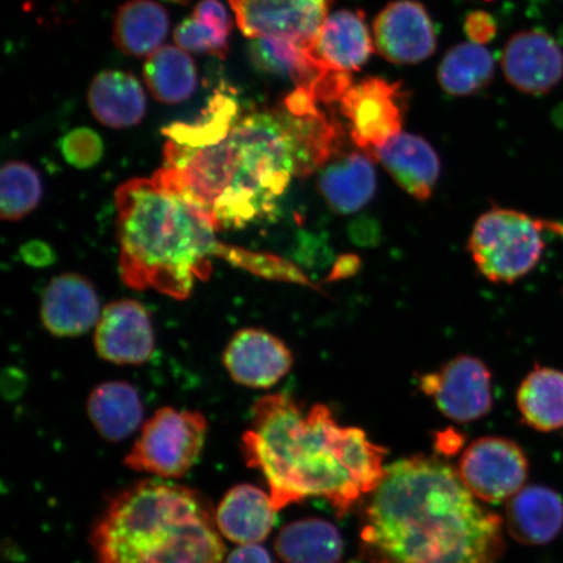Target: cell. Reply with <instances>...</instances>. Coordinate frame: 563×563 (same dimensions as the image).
Listing matches in <instances>:
<instances>
[{
	"label": "cell",
	"instance_id": "obj_1",
	"mask_svg": "<svg viewBox=\"0 0 563 563\" xmlns=\"http://www.w3.org/2000/svg\"><path fill=\"white\" fill-rule=\"evenodd\" d=\"M476 499L446 462H394L372 493L363 543L382 563H497L503 518Z\"/></svg>",
	"mask_w": 563,
	"mask_h": 563
},
{
	"label": "cell",
	"instance_id": "obj_2",
	"mask_svg": "<svg viewBox=\"0 0 563 563\" xmlns=\"http://www.w3.org/2000/svg\"><path fill=\"white\" fill-rule=\"evenodd\" d=\"M242 453L264 476L277 511L321 497L343 517L372 495L386 473L385 448L363 429L338 424L325 405L305 411L286 394L253 405Z\"/></svg>",
	"mask_w": 563,
	"mask_h": 563
},
{
	"label": "cell",
	"instance_id": "obj_3",
	"mask_svg": "<svg viewBox=\"0 0 563 563\" xmlns=\"http://www.w3.org/2000/svg\"><path fill=\"white\" fill-rule=\"evenodd\" d=\"M154 174L206 214L218 232L271 220L294 178H302L297 136L285 109L238 121L220 143L188 147L167 141Z\"/></svg>",
	"mask_w": 563,
	"mask_h": 563
},
{
	"label": "cell",
	"instance_id": "obj_4",
	"mask_svg": "<svg viewBox=\"0 0 563 563\" xmlns=\"http://www.w3.org/2000/svg\"><path fill=\"white\" fill-rule=\"evenodd\" d=\"M119 271L135 290L153 288L187 299L196 280H208L213 258H222L260 277L282 279L287 263L218 241L209 218L152 176L117 189Z\"/></svg>",
	"mask_w": 563,
	"mask_h": 563
},
{
	"label": "cell",
	"instance_id": "obj_5",
	"mask_svg": "<svg viewBox=\"0 0 563 563\" xmlns=\"http://www.w3.org/2000/svg\"><path fill=\"white\" fill-rule=\"evenodd\" d=\"M223 540L208 498L162 478L119 493L90 533L97 563H223Z\"/></svg>",
	"mask_w": 563,
	"mask_h": 563
},
{
	"label": "cell",
	"instance_id": "obj_6",
	"mask_svg": "<svg viewBox=\"0 0 563 563\" xmlns=\"http://www.w3.org/2000/svg\"><path fill=\"white\" fill-rule=\"evenodd\" d=\"M545 229L561 224L537 220L511 209H493L478 218L470 238V252L478 272L493 284H512L534 269L543 256Z\"/></svg>",
	"mask_w": 563,
	"mask_h": 563
},
{
	"label": "cell",
	"instance_id": "obj_7",
	"mask_svg": "<svg viewBox=\"0 0 563 563\" xmlns=\"http://www.w3.org/2000/svg\"><path fill=\"white\" fill-rule=\"evenodd\" d=\"M207 433L208 421L201 412L161 408L141 427L124 464L162 481L180 478L199 461Z\"/></svg>",
	"mask_w": 563,
	"mask_h": 563
},
{
	"label": "cell",
	"instance_id": "obj_8",
	"mask_svg": "<svg viewBox=\"0 0 563 563\" xmlns=\"http://www.w3.org/2000/svg\"><path fill=\"white\" fill-rule=\"evenodd\" d=\"M340 109L352 141L375 161L378 147L402 133L407 93L399 82L371 77L346 91Z\"/></svg>",
	"mask_w": 563,
	"mask_h": 563
},
{
	"label": "cell",
	"instance_id": "obj_9",
	"mask_svg": "<svg viewBox=\"0 0 563 563\" xmlns=\"http://www.w3.org/2000/svg\"><path fill=\"white\" fill-rule=\"evenodd\" d=\"M457 474L477 499L498 504L523 488L528 461L516 442L503 438H483L471 443L463 453Z\"/></svg>",
	"mask_w": 563,
	"mask_h": 563
},
{
	"label": "cell",
	"instance_id": "obj_10",
	"mask_svg": "<svg viewBox=\"0 0 563 563\" xmlns=\"http://www.w3.org/2000/svg\"><path fill=\"white\" fill-rule=\"evenodd\" d=\"M419 386L450 420L475 421L492 410V373L474 356L454 357L438 372L421 376Z\"/></svg>",
	"mask_w": 563,
	"mask_h": 563
},
{
	"label": "cell",
	"instance_id": "obj_11",
	"mask_svg": "<svg viewBox=\"0 0 563 563\" xmlns=\"http://www.w3.org/2000/svg\"><path fill=\"white\" fill-rule=\"evenodd\" d=\"M334 0H230L246 37L311 41Z\"/></svg>",
	"mask_w": 563,
	"mask_h": 563
},
{
	"label": "cell",
	"instance_id": "obj_12",
	"mask_svg": "<svg viewBox=\"0 0 563 563\" xmlns=\"http://www.w3.org/2000/svg\"><path fill=\"white\" fill-rule=\"evenodd\" d=\"M373 35L378 54L394 65H417L438 47L432 19L415 0L387 4L373 24Z\"/></svg>",
	"mask_w": 563,
	"mask_h": 563
},
{
	"label": "cell",
	"instance_id": "obj_13",
	"mask_svg": "<svg viewBox=\"0 0 563 563\" xmlns=\"http://www.w3.org/2000/svg\"><path fill=\"white\" fill-rule=\"evenodd\" d=\"M503 69L514 88L526 95L543 96L563 79V51L547 32H519L504 48Z\"/></svg>",
	"mask_w": 563,
	"mask_h": 563
},
{
	"label": "cell",
	"instance_id": "obj_14",
	"mask_svg": "<svg viewBox=\"0 0 563 563\" xmlns=\"http://www.w3.org/2000/svg\"><path fill=\"white\" fill-rule=\"evenodd\" d=\"M96 327V350L103 361L117 365H140L150 361L154 330L150 313L139 301L110 302Z\"/></svg>",
	"mask_w": 563,
	"mask_h": 563
},
{
	"label": "cell",
	"instance_id": "obj_15",
	"mask_svg": "<svg viewBox=\"0 0 563 563\" xmlns=\"http://www.w3.org/2000/svg\"><path fill=\"white\" fill-rule=\"evenodd\" d=\"M290 349L276 335L263 329H243L231 338L223 354L224 368L239 385L267 389L290 372Z\"/></svg>",
	"mask_w": 563,
	"mask_h": 563
},
{
	"label": "cell",
	"instance_id": "obj_16",
	"mask_svg": "<svg viewBox=\"0 0 563 563\" xmlns=\"http://www.w3.org/2000/svg\"><path fill=\"white\" fill-rule=\"evenodd\" d=\"M101 314L95 286L80 274L67 273L55 277L42 295V323L55 336L86 334L97 325Z\"/></svg>",
	"mask_w": 563,
	"mask_h": 563
},
{
	"label": "cell",
	"instance_id": "obj_17",
	"mask_svg": "<svg viewBox=\"0 0 563 563\" xmlns=\"http://www.w3.org/2000/svg\"><path fill=\"white\" fill-rule=\"evenodd\" d=\"M309 47L328 69L351 74L361 69L373 53V42L363 11L341 10L329 15Z\"/></svg>",
	"mask_w": 563,
	"mask_h": 563
},
{
	"label": "cell",
	"instance_id": "obj_18",
	"mask_svg": "<svg viewBox=\"0 0 563 563\" xmlns=\"http://www.w3.org/2000/svg\"><path fill=\"white\" fill-rule=\"evenodd\" d=\"M277 510L271 493L252 484L232 487L216 509V523L222 538L238 545L263 543L276 525Z\"/></svg>",
	"mask_w": 563,
	"mask_h": 563
},
{
	"label": "cell",
	"instance_id": "obj_19",
	"mask_svg": "<svg viewBox=\"0 0 563 563\" xmlns=\"http://www.w3.org/2000/svg\"><path fill=\"white\" fill-rule=\"evenodd\" d=\"M375 159L382 162L394 181L413 199L426 201L432 196L440 178L441 162L427 140L399 133L378 147Z\"/></svg>",
	"mask_w": 563,
	"mask_h": 563
},
{
	"label": "cell",
	"instance_id": "obj_20",
	"mask_svg": "<svg viewBox=\"0 0 563 563\" xmlns=\"http://www.w3.org/2000/svg\"><path fill=\"white\" fill-rule=\"evenodd\" d=\"M505 519L506 528L518 543L544 545L562 530L563 501L558 492L531 485L509 498Z\"/></svg>",
	"mask_w": 563,
	"mask_h": 563
},
{
	"label": "cell",
	"instance_id": "obj_21",
	"mask_svg": "<svg viewBox=\"0 0 563 563\" xmlns=\"http://www.w3.org/2000/svg\"><path fill=\"white\" fill-rule=\"evenodd\" d=\"M319 189L330 209L352 214L368 206L377 189L373 159L365 153L336 157L321 168Z\"/></svg>",
	"mask_w": 563,
	"mask_h": 563
},
{
	"label": "cell",
	"instance_id": "obj_22",
	"mask_svg": "<svg viewBox=\"0 0 563 563\" xmlns=\"http://www.w3.org/2000/svg\"><path fill=\"white\" fill-rule=\"evenodd\" d=\"M91 112L111 129H129L143 121L146 97L135 76L123 70H104L89 88Z\"/></svg>",
	"mask_w": 563,
	"mask_h": 563
},
{
	"label": "cell",
	"instance_id": "obj_23",
	"mask_svg": "<svg viewBox=\"0 0 563 563\" xmlns=\"http://www.w3.org/2000/svg\"><path fill=\"white\" fill-rule=\"evenodd\" d=\"M87 412L97 433L110 442L131 438L144 418L143 402L136 387L124 382L95 387L88 398Z\"/></svg>",
	"mask_w": 563,
	"mask_h": 563
},
{
	"label": "cell",
	"instance_id": "obj_24",
	"mask_svg": "<svg viewBox=\"0 0 563 563\" xmlns=\"http://www.w3.org/2000/svg\"><path fill=\"white\" fill-rule=\"evenodd\" d=\"M309 42L280 37L253 38L250 44L251 60L265 74L285 77L297 88H309L321 75L332 70L314 58Z\"/></svg>",
	"mask_w": 563,
	"mask_h": 563
},
{
	"label": "cell",
	"instance_id": "obj_25",
	"mask_svg": "<svg viewBox=\"0 0 563 563\" xmlns=\"http://www.w3.org/2000/svg\"><path fill=\"white\" fill-rule=\"evenodd\" d=\"M277 555L284 563H341L343 540L329 520L308 518L285 526L278 533Z\"/></svg>",
	"mask_w": 563,
	"mask_h": 563
},
{
	"label": "cell",
	"instance_id": "obj_26",
	"mask_svg": "<svg viewBox=\"0 0 563 563\" xmlns=\"http://www.w3.org/2000/svg\"><path fill=\"white\" fill-rule=\"evenodd\" d=\"M168 15L153 0H130L118 10L114 42L119 51L132 56H151L168 33Z\"/></svg>",
	"mask_w": 563,
	"mask_h": 563
},
{
	"label": "cell",
	"instance_id": "obj_27",
	"mask_svg": "<svg viewBox=\"0 0 563 563\" xmlns=\"http://www.w3.org/2000/svg\"><path fill=\"white\" fill-rule=\"evenodd\" d=\"M517 405L528 427L539 432L563 428V372L534 367L517 393Z\"/></svg>",
	"mask_w": 563,
	"mask_h": 563
},
{
	"label": "cell",
	"instance_id": "obj_28",
	"mask_svg": "<svg viewBox=\"0 0 563 563\" xmlns=\"http://www.w3.org/2000/svg\"><path fill=\"white\" fill-rule=\"evenodd\" d=\"M144 79L154 98L167 104L185 102L197 88L195 63L180 47L162 46L147 56Z\"/></svg>",
	"mask_w": 563,
	"mask_h": 563
},
{
	"label": "cell",
	"instance_id": "obj_29",
	"mask_svg": "<svg viewBox=\"0 0 563 563\" xmlns=\"http://www.w3.org/2000/svg\"><path fill=\"white\" fill-rule=\"evenodd\" d=\"M493 75L495 60L488 48L468 42L448 52L439 68V82L449 95L471 96L487 87Z\"/></svg>",
	"mask_w": 563,
	"mask_h": 563
},
{
	"label": "cell",
	"instance_id": "obj_30",
	"mask_svg": "<svg viewBox=\"0 0 563 563\" xmlns=\"http://www.w3.org/2000/svg\"><path fill=\"white\" fill-rule=\"evenodd\" d=\"M208 108L194 123H174L164 133L168 141L188 147H201L220 143L238 122L239 106L235 98L216 93Z\"/></svg>",
	"mask_w": 563,
	"mask_h": 563
},
{
	"label": "cell",
	"instance_id": "obj_31",
	"mask_svg": "<svg viewBox=\"0 0 563 563\" xmlns=\"http://www.w3.org/2000/svg\"><path fill=\"white\" fill-rule=\"evenodd\" d=\"M42 192L41 176L33 166L9 162L0 173V217L10 222L23 220L38 208Z\"/></svg>",
	"mask_w": 563,
	"mask_h": 563
},
{
	"label": "cell",
	"instance_id": "obj_32",
	"mask_svg": "<svg viewBox=\"0 0 563 563\" xmlns=\"http://www.w3.org/2000/svg\"><path fill=\"white\" fill-rule=\"evenodd\" d=\"M174 38L181 51L224 56L229 53V37L211 27L203 21L195 18L183 20L176 27Z\"/></svg>",
	"mask_w": 563,
	"mask_h": 563
},
{
	"label": "cell",
	"instance_id": "obj_33",
	"mask_svg": "<svg viewBox=\"0 0 563 563\" xmlns=\"http://www.w3.org/2000/svg\"><path fill=\"white\" fill-rule=\"evenodd\" d=\"M103 141L90 129H76L60 141L63 157L76 168L93 167L102 159Z\"/></svg>",
	"mask_w": 563,
	"mask_h": 563
},
{
	"label": "cell",
	"instance_id": "obj_34",
	"mask_svg": "<svg viewBox=\"0 0 563 563\" xmlns=\"http://www.w3.org/2000/svg\"><path fill=\"white\" fill-rule=\"evenodd\" d=\"M194 16L229 37L231 33V20L227 9H224V5L218 2V0H201V2L196 5Z\"/></svg>",
	"mask_w": 563,
	"mask_h": 563
},
{
	"label": "cell",
	"instance_id": "obj_35",
	"mask_svg": "<svg viewBox=\"0 0 563 563\" xmlns=\"http://www.w3.org/2000/svg\"><path fill=\"white\" fill-rule=\"evenodd\" d=\"M464 30H466L471 42L482 45L495 37L497 25L488 13L476 11L467 16Z\"/></svg>",
	"mask_w": 563,
	"mask_h": 563
},
{
	"label": "cell",
	"instance_id": "obj_36",
	"mask_svg": "<svg viewBox=\"0 0 563 563\" xmlns=\"http://www.w3.org/2000/svg\"><path fill=\"white\" fill-rule=\"evenodd\" d=\"M21 257L27 265L45 267L55 262L54 251L51 245L41 241H31L21 246Z\"/></svg>",
	"mask_w": 563,
	"mask_h": 563
},
{
	"label": "cell",
	"instance_id": "obj_37",
	"mask_svg": "<svg viewBox=\"0 0 563 563\" xmlns=\"http://www.w3.org/2000/svg\"><path fill=\"white\" fill-rule=\"evenodd\" d=\"M223 563H273L269 552L258 544L239 545Z\"/></svg>",
	"mask_w": 563,
	"mask_h": 563
},
{
	"label": "cell",
	"instance_id": "obj_38",
	"mask_svg": "<svg viewBox=\"0 0 563 563\" xmlns=\"http://www.w3.org/2000/svg\"><path fill=\"white\" fill-rule=\"evenodd\" d=\"M170 2L179 3V4H186L189 2V0H170Z\"/></svg>",
	"mask_w": 563,
	"mask_h": 563
}]
</instances>
